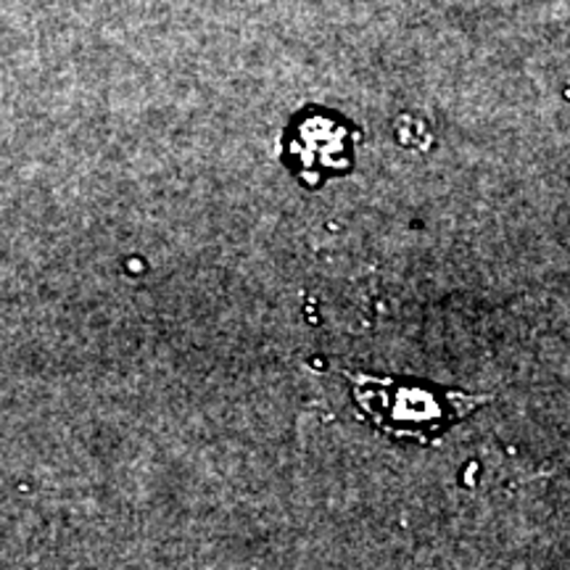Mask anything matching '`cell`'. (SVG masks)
I'll return each instance as SVG.
<instances>
[{"label": "cell", "mask_w": 570, "mask_h": 570, "mask_svg": "<svg viewBox=\"0 0 570 570\" xmlns=\"http://www.w3.org/2000/svg\"><path fill=\"white\" fill-rule=\"evenodd\" d=\"M360 130L344 114L320 109L298 111L283 135V164L304 188H323L327 177L348 175Z\"/></svg>", "instance_id": "2"}, {"label": "cell", "mask_w": 570, "mask_h": 570, "mask_svg": "<svg viewBox=\"0 0 570 570\" xmlns=\"http://www.w3.org/2000/svg\"><path fill=\"white\" fill-rule=\"evenodd\" d=\"M360 415L370 425L399 441L431 444L452 425L473 415L491 396L441 389L415 377H377L367 373L346 375Z\"/></svg>", "instance_id": "1"}]
</instances>
